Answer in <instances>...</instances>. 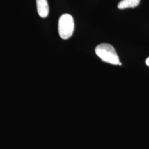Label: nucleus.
Segmentation results:
<instances>
[{
	"label": "nucleus",
	"mask_w": 149,
	"mask_h": 149,
	"mask_svg": "<svg viewBox=\"0 0 149 149\" xmlns=\"http://www.w3.org/2000/svg\"><path fill=\"white\" fill-rule=\"evenodd\" d=\"M140 0H121L118 5V8L122 10L127 8H134L139 5Z\"/></svg>",
	"instance_id": "nucleus-4"
},
{
	"label": "nucleus",
	"mask_w": 149,
	"mask_h": 149,
	"mask_svg": "<svg viewBox=\"0 0 149 149\" xmlns=\"http://www.w3.org/2000/svg\"><path fill=\"white\" fill-rule=\"evenodd\" d=\"M97 55L103 61L113 65H119V56L112 45L103 43L97 46L95 49Z\"/></svg>",
	"instance_id": "nucleus-1"
},
{
	"label": "nucleus",
	"mask_w": 149,
	"mask_h": 149,
	"mask_svg": "<svg viewBox=\"0 0 149 149\" xmlns=\"http://www.w3.org/2000/svg\"><path fill=\"white\" fill-rule=\"evenodd\" d=\"M146 64L148 66H149V58H148V59L146 60Z\"/></svg>",
	"instance_id": "nucleus-5"
},
{
	"label": "nucleus",
	"mask_w": 149,
	"mask_h": 149,
	"mask_svg": "<svg viewBox=\"0 0 149 149\" xmlns=\"http://www.w3.org/2000/svg\"><path fill=\"white\" fill-rule=\"evenodd\" d=\"M74 23L72 16L64 14L59 18L58 31L60 37L63 39L71 37L74 31Z\"/></svg>",
	"instance_id": "nucleus-2"
},
{
	"label": "nucleus",
	"mask_w": 149,
	"mask_h": 149,
	"mask_svg": "<svg viewBox=\"0 0 149 149\" xmlns=\"http://www.w3.org/2000/svg\"><path fill=\"white\" fill-rule=\"evenodd\" d=\"M38 15L42 18H45L48 16L49 7L47 0H36Z\"/></svg>",
	"instance_id": "nucleus-3"
},
{
	"label": "nucleus",
	"mask_w": 149,
	"mask_h": 149,
	"mask_svg": "<svg viewBox=\"0 0 149 149\" xmlns=\"http://www.w3.org/2000/svg\"><path fill=\"white\" fill-rule=\"evenodd\" d=\"M119 65H122V63L120 62V63H119Z\"/></svg>",
	"instance_id": "nucleus-6"
}]
</instances>
